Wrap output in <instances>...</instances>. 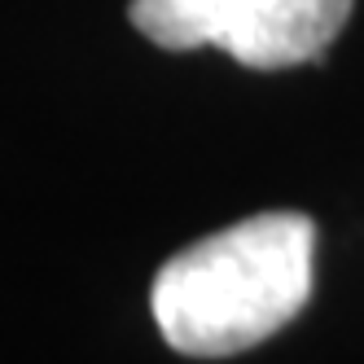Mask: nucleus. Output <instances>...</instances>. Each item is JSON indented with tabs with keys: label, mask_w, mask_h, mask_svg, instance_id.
<instances>
[{
	"label": "nucleus",
	"mask_w": 364,
	"mask_h": 364,
	"mask_svg": "<svg viewBox=\"0 0 364 364\" xmlns=\"http://www.w3.org/2000/svg\"><path fill=\"white\" fill-rule=\"evenodd\" d=\"M316 285V224L299 211H264L171 255L149 285L167 347L224 360L285 329Z\"/></svg>",
	"instance_id": "1"
},
{
	"label": "nucleus",
	"mask_w": 364,
	"mask_h": 364,
	"mask_svg": "<svg viewBox=\"0 0 364 364\" xmlns=\"http://www.w3.org/2000/svg\"><path fill=\"white\" fill-rule=\"evenodd\" d=\"M355 0H132V27L171 53L224 48L250 70L325 58Z\"/></svg>",
	"instance_id": "2"
}]
</instances>
